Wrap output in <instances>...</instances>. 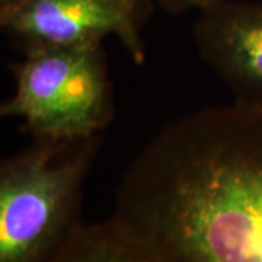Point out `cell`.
<instances>
[{
    "instance_id": "1",
    "label": "cell",
    "mask_w": 262,
    "mask_h": 262,
    "mask_svg": "<svg viewBox=\"0 0 262 262\" xmlns=\"http://www.w3.org/2000/svg\"><path fill=\"white\" fill-rule=\"evenodd\" d=\"M108 220L160 262H262V106L168 124L124 173Z\"/></svg>"
},
{
    "instance_id": "2",
    "label": "cell",
    "mask_w": 262,
    "mask_h": 262,
    "mask_svg": "<svg viewBox=\"0 0 262 262\" xmlns=\"http://www.w3.org/2000/svg\"><path fill=\"white\" fill-rule=\"evenodd\" d=\"M99 137L37 140L0 163V262H50L79 222Z\"/></svg>"
},
{
    "instance_id": "3",
    "label": "cell",
    "mask_w": 262,
    "mask_h": 262,
    "mask_svg": "<svg viewBox=\"0 0 262 262\" xmlns=\"http://www.w3.org/2000/svg\"><path fill=\"white\" fill-rule=\"evenodd\" d=\"M12 64L15 92L0 114L18 118L35 140L99 137L113 121V86L102 46L39 48Z\"/></svg>"
},
{
    "instance_id": "4",
    "label": "cell",
    "mask_w": 262,
    "mask_h": 262,
    "mask_svg": "<svg viewBox=\"0 0 262 262\" xmlns=\"http://www.w3.org/2000/svg\"><path fill=\"white\" fill-rule=\"evenodd\" d=\"M150 9L134 0H0V27L22 53L102 46L115 37L141 64V25Z\"/></svg>"
},
{
    "instance_id": "5",
    "label": "cell",
    "mask_w": 262,
    "mask_h": 262,
    "mask_svg": "<svg viewBox=\"0 0 262 262\" xmlns=\"http://www.w3.org/2000/svg\"><path fill=\"white\" fill-rule=\"evenodd\" d=\"M192 42L233 94V102L262 106V0H220L196 12Z\"/></svg>"
},
{
    "instance_id": "6",
    "label": "cell",
    "mask_w": 262,
    "mask_h": 262,
    "mask_svg": "<svg viewBox=\"0 0 262 262\" xmlns=\"http://www.w3.org/2000/svg\"><path fill=\"white\" fill-rule=\"evenodd\" d=\"M50 262H160L106 220L72 229Z\"/></svg>"
},
{
    "instance_id": "7",
    "label": "cell",
    "mask_w": 262,
    "mask_h": 262,
    "mask_svg": "<svg viewBox=\"0 0 262 262\" xmlns=\"http://www.w3.org/2000/svg\"><path fill=\"white\" fill-rule=\"evenodd\" d=\"M160 6L166 12L170 13H185L189 10H200L206 9L208 6L214 5L220 0H156Z\"/></svg>"
},
{
    "instance_id": "8",
    "label": "cell",
    "mask_w": 262,
    "mask_h": 262,
    "mask_svg": "<svg viewBox=\"0 0 262 262\" xmlns=\"http://www.w3.org/2000/svg\"><path fill=\"white\" fill-rule=\"evenodd\" d=\"M137 3H140L143 6H147V8H151V0H134Z\"/></svg>"
}]
</instances>
